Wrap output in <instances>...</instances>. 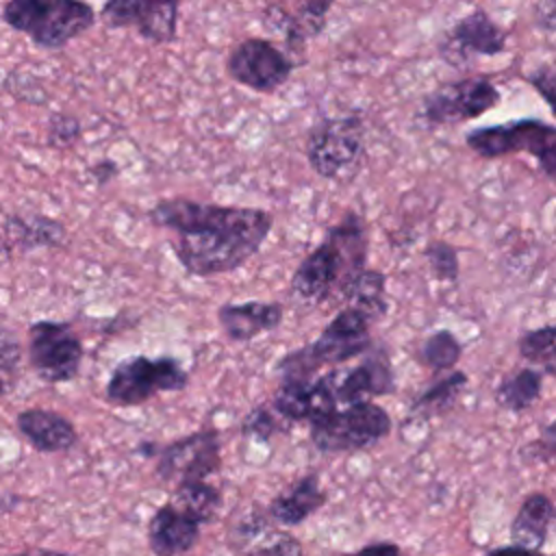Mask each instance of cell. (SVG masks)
<instances>
[{"label":"cell","mask_w":556,"mask_h":556,"mask_svg":"<svg viewBox=\"0 0 556 556\" xmlns=\"http://www.w3.org/2000/svg\"><path fill=\"white\" fill-rule=\"evenodd\" d=\"M11 256V245L4 241V237L0 235V263H7Z\"/></svg>","instance_id":"7bdbcfd3"},{"label":"cell","mask_w":556,"mask_h":556,"mask_svg":"<svg viewBox=\"0 0 556 556\" xmlns=\"http://www.w3.org/2000/svg\"><path fill=\"white\" fill-rule=\"evenodd\" d=\"M28 365L50 384L70 382L78 376L85 348L72 324L39 319L28 326Z\"/></svg>","instance_id":"30bf717a"},{"label":"cell","mask_w":556,"mask_h":556,"mask_svg":"<svg viewBox=\"0 0 556 556\" xmlns=\"http://www.w3.org/2000/svg\"><path fill=\"white\" fill-rule=\"evenodd\" d=\"M148 219L172 232V252L189 276L211 278L239 269L250 261L274 228V215L265 208L200 202L191 198H165Z\"/></svg>","instance_id":"6da1fadb"},{"label":"cell","mask_w":556,"mask_h":556,"mask_svg":"<svg viewBox=\"0 0 556 556\" xmlns=\"http://www.w3.org/2000/svg\"><path fill=\"white\" fill-rule=\"evenodd\" d=\"M22 363V343L11 328L0 326V374L15 387Z\"/></svg>","instance_id":"836d02e7"},{"label":"cell","mask_w":556,"mask_h":556,"mask_svg":"<svg viewBox=\"0 0 556 556\" xmlns=\"http://www.w3.org/2000/svg\"><path fill=\"white\" fill-rule=\"evenodd\" d=\"M189 384V371L174 356H130L119 361L104 387L111 406L130 408L146 404L159 393L182 391Z\"/></svg>","instance_id":"ba28073f"},{"label":"cell","mask_w":556,"mask_h":556,"mask_svg":"<svg viewBox=\"0 0 556 556\" xmlns=\"http://www.w3.org/2000/svg\"><path fill=\"white\" fill-rule=\"evenodd\" d=\"M554 339H556V326L545 324L539 328L523 330L517 337V352L523 361L539 365V371L543 376H554L556 358H554Z\"/></svg>","instance_id":"83f0119b"},{"label":"cell","mask_w":556,"mask_h":556,"mask_svg":"<svg viewBox=\"0 0 556 556\" xmlns=\"http://www.w3.org/2000/svg\"><path fill=\"white\" fill-rule=\"evenodd\" d=\"M83 135V126L74 115L67 113H54L48 119L46 126V143L54 150L72 148Z\"/></svg>","instance_id":"1f68e13d"},{"label":"cell","mask_w":556,"mask_h":556,"mask_svg":"<svg viewBox=\"0 0 556 556\" xmlns=\"http://www.w3.org/2000/svg\"><path fill=\"white\" fill-rule=\"evenodd\" d=\"M393 428L391 415L376 402H358L308 424V439L321 454L363 452L378 445Z\"/></svg>","instance_id":"52a82bcc"},{"label":"cell","mask_w":556,"mask_h":556,"mask_svg":"<svg viewBox=\"0 0 556 556\" xmlns=\"http://www.w3.org/2000/svg\"><path fill=\"white\" fill-rule=\"evenodd\" d=\"M543 380L545 376L536 367H519L497 382L495 404L508 413H523L541 400Z\"/></svg>","instance_id":"cb8c5ba5"},{"label":"cell","mask_w":556,"mask_h":556,"mask_svg":"<svg viewBox=\"0 0 556 556\" xmlns=\"http://www.w3.org/2000/svg\"><path fill=\"white\" fill-rule=\"evenodd\" d=\"M369 328L371 321L361 311L343 306L315 341L287 352L276 363L280 382L313 380L324 367L334 369L341 363L361 358L374 345Z\"/></svg>","instance_id":"3957f363"},{"label":"cell","mask_w":556,"mask_h":556,"mask_svg":"<svg viewBox=\"0 0 556 556\" xmlns=\"http://www.w3.org/2000/svg\"><path fill=\"white\" fill-rule=\"evenodd\" d=\"M469 382V376L463 369H452L443 374L441 378L432 380L413 402H410V413L421 415V417H432V415H443L447 413L460 393L465 391Z\"/></svg>","instance_id":"d4e9b609"},{"label":"cell","mask_w":556,"mask_h":556,"mask_svg":"<svg viewBox=\"0 0 556 556\" xmlns=\"http://www.w3.org/2000/svg\"><path fill=\"white\" fill-rule=\"evenodd\" d=\"M282 419L267 406H254L245 413L241 421V434L256 443H267L274 434L282 430Z\"/></svg>","instance_id":"4dcf8cb0"},{"label":"cell","mask_w":556,"mask_h":556,"mask_svg":"<svg viewBox=\"0 0 556 556\" xmlns=\"http://www.w3.org/2000/svg\"><path fill=\"white\" fill-rule=\"evenodd\" d=\"M367 254L365 219L354 211H345L295 267L289 282V298L302 308L343 302L350 285L367 269Z\"/></svg>","instance_id":"7a4b0ae2"},{"label":"cell","mask_w":556,"mask_h":556,"mask_svg":"<svg viewBox=\"0 0 556 556\" xmlns=\"http://www.w3.org/2000/svg\"><path fill=\"white\" fill-rule=\"evenodd\" d=\"M324 504H326V491L321 489L319 476L304 473L289 489L271 497L265 515L282 528H293L304 523Z\"/></svg>","instance_id":"44dd1931"},{"label":"cell","mask_w":556,"mask_h":556,"mask_svg":"<svg viewBox=\"0 0 556 556\" xmlns=\"http://www.w3.org/2000/svg\"><path fill=\"white\" fill-rule=\"evenodd\" d=\"M2 22L41 50H61L96 24V11L78 0H11Z\"/></svg>","instance_id":"277c9868"},{"label":"cell","mask_w":556,"mask_h":556,"mask_svg":"<svg viewBox=\"0 0 556 556\" xmlns=\"http://www.w3.org/2000/svg\"><path fill=\"white\" fill-rule=\"evenodd\" d=\"M508 30L484 9L463 15L439 41V56L454 67L473 63L476 56H500L506 50Z\"/></svg>","instance_id":"4fadbf2b"},{"label":"cell","mask_w":556,"mask_h":556,"mask_svg":"<svg viewBox=\"0 0 556 556\" xmlns=\"http://www.w3.org/2000/svg\"><path fill=\"white\" fill-rule=\"evenodd\" d=\"M352 367L330 369L337 406L371 402L395 391V371L384 345H371Z\"/></svg>","instance_id":"5bb4252c"},{"label":"cell","mask_w":556,"mask_h":556,"mask_svg":"<svg viewBox=\"0 0 556 556\" xmlns=\"http://www.w3.org/2000/svg\"><path fill=\"white\" fill-rule=\"evenodd\" d=\"M222 467V439L213 428L174 439L161 445L156 456V478L167 484L202 482L217 473Z\"/></svg>","instance_id":"8fae6325"},{"label":"cell","mask_w":556,"mask_h":556,"mask_svg":"<svg viewBox=\"0 0 556 556\" xmlns=\"http://www.w3.org/2000/svg\"><path fill=\"white\" fill-rule=\"evenodd\" d=\"M100 17L109 28H135L150 43H172L178 35L180 2L111 0L102 4Z\"/></svg>","instance_id":"9a60e30c"},{"label":"cell","mask_w":556,"mask_h":556,"mask_svg":"<svg viewBox=\"0 0 556 556\" xmlns=\"http://www.w3.org/2000/svg\"><path fill=\"white\" fill-rule=\"evenodd\" d=\"M463 356V343L458 341V337L447 330H434L432 334H428L419 348V358L421 363L432 369L434 374H447L452 369H456L458 361Z\"/></svg>","instance_id":"f1b7e54d"},{"label":"cell","mask_w":556,"mask_h":556,"mask_svg":"<svg viewBox=\"0 0 556 556\" xmlns=\"http://www.w3.org/2000/svg\"><path fill=\"white\" fill-rule=\"evenodd\" d=\"M343 302L345 306L361 311L371 324H376L380 317H384L389 308L387 276L376 269H363L350 285Z\"/></svg>","instance_id":"484cf974"},{"label":"cell","mask_w":556,"mask_h":556,"mask_svg":"<svg viewBox=\"0 0 556 556\" xmlns=\"http://www.w3.org/2000/svg\"><path fill=\"white\" fill-rule=\"evenodd\" d=\"M293 59L263 37H245L226 56L228 76L256 93L278 91L293 74Z\"/></svg>","instance_id":"7c38bea8"},{"label":"cell","mask_w":556,"mask_h":556,"mask_svg":"<svg viewBox=\"0 0 556 556\" xmlns=\"http://www.w3.org/2000/svg\"><path fill=\"white\" fill-rule=\"evenodd\" d=\"M354 556H402V549L391 541H376L361 547Z\"/></svg>","instance_id":"74e56055"},{"label":"cell","mask_w":556,"mask_h":556,"mask_svg":"<svg viewBox=\"0 0 556 556\" xmlns=\"http://www.w3.org/2000/svg\"><path fill=\"white\" fill-rule=\"evenodd\" d=\"M528 83L539 91V96L547 102L554 104V91H556V70L552 63H543L536 70L528 74Z\"/></svg>","instance_id":"d590c367"},{"label":"cell","mask_w":556,"mask_h":556,"mask_svg":"<svg viewBox=\"0 0 556 556\" xmlns=\"http://www.w3.org/2000/svg\"><path fill=\"white\" fill-rule=\"evenodd\" d=\"M554 452H556V424L554 421H547L543 434H539V439H532L530 443H526L519 454L526 458V460H532V463H552L554 458Z\"/></svg>","instance_id":"e575fe53"},{"label":"cell","mask_w":556,"mask_h":556,"mask_svg":"<svg viewBox=\"0 0 556 556\" xmlns=\"http://www.w3.org/2000/svg\"><path fill=\"white\" fill-rule=\"evenodd\" d=\"M248 556H304V549L293 534L285 530H271L250 547Z\"/></svg>","instance_id":"d6a6232c"},{"label":"cell","mask_w":556,"mask_h":556,"mask_svg":"<svg viewBox=\"0 0 556 556\" xmlns=\"http://www.w3.org/2000/svg\"><path fill=\"white\" fill-rule=\"evenodd\" d=\"M285 308L280 302H228L217 308V324L228 341L248 343L282 324Z\"/></svg>","instance_id":"ac0fdd59"},{"label":"cell","mask_w":556,"mask_h":556,"mask_svg":"<svg viewBox=\"0 0 556 556\" xmlns=\"http://www.w3.org/2000/svg\"><path fill=\"white\" fill-rule=\"evenodd\" d=\"M552 521H554V502L549 500V495L541 491L526 495V500L517 508L510 523V545L541 554L547 541Z\"/></svg>","instance_id":"603a6c76"},{"label":"cell","mask_w":556,"mask_h":556,"mask_svg":"<svg viewBox=\"0 0 556 556\" xmlns=\"http://www.w3.org/2000/svg\"><path fill=\"white\" fill-rule=\"evenodd\" d=\"M332 2L306 0L295 4H267L263 9V22L267 28H276L285 35L291 50L304 52L306 43L326 28Z\"/></svg>","instance_id":"e0dca14e"},{"label":"cell","mask_w":556,"mask_h":556,"mask_svg":"<svg viewBox=\"0 0 556 556\" xmlns=\"http://www.w3.org/2000/svg\"><path fill=\"white\" fill-rule=\"evenodd\" d=\"M465 143L482 159H502L528 152L547 180L556 178V128L539 117L510 119L506 124L478 126L465 132Z\"/></svg>","instance_id":"8992f818"},{"label":"cell","mask_w":556,"mask_h":556,"mask_svg":"<svg viewBox=\"0 0 556 556\" xmlns=\"http://www.w3.org/2000/svg\"><path fill=\"white\" fill-rule=\"evenodd\" d=\"M500 100L502 93L489 76H465L426 93L421 100L419 119L428 128L460 124L495 109Z\"/></svg>","instance_id":"9c48e42d"},{"label":"cell","mask_w":556,"mask_h":556,"mask_svg":"<svg viewBox=\"0 0 556 556\" xmlns=\"http://www.w3.org/2000/svg\"><path fill=\"white\" fill-rule=\"evenodd\" d=\"M311 169L330 182H350L365 156V124L358 115L324 117L306 135Z\"/></svg>","instance_id":"5b68a950"},{"label":"cell","mask_w":556,"mask_h":556,"mask_svg":"<svg viewBox=\"0 0 556 556\" xmlns=\"http://www.w3.org/2000/svg\"><path fill=\"white\" fill-rule=\"evenodd\" d=\"M484 556H541V554H539V552L521 549V547H517V545H500V547L489 549Z\"/></svg>","instance_id":"ab89813d"},{"label":"cell","mask_w":556,"mask_h":556,"mask_svg":"<svg viewBox=\"0 0 556 556\" xmlns=\"http://www.w3.org/2000/svg\"><path fill=\"white\" fill-rule=\"evenodd\" d=\"M200 523L172 502L159 506L148 521V545L154 556H182L195 547Z\"/></svg>","instance_id":"d6986e66"},{"label":"cell","mask_w":556,"mask_h":556,"mask_svg":"<svg viewBox=\"0 0 556 556\" xmlns=\"http://www.w3.org/2000/svg\"><path fill=\"white\" fill-rule=\"evenodd\" d=\"M20 434L43 454L67 452L78 443V432L74 424L50 408H24L15 417Z\"/></svg>","instance_id":"ffe728a7"},{"label":"cell","mask_w":556,"mask_h":556,"mask_svg":"<svg viewBox=\"0 0 556 556\" xmlns=\"http://www.w3.org/2000/svg\"><path fill=\"white\" fill-rule=\"evenodd\" d=\"M11 556H70L67 552H59V549H46V547H33L26 552H17Z\"/></svg>","instance_id":"b9f144b4"},{"label":"cell","mask_w":556,"mask_h":556,"mask_svg":"<svg viewBox=\"0 0 556 556\" xmlns=\"http://www.w3.org/2000/svg\"><path fill=\"white\" fill-rule=\"evenodd\" d=\"M4 241L17 250L33 252L39 248H59L67 239L61 222L41 213H11L2 226Z\"/></svg>","instance_id":"7402d4cb"},{"label":"cell","mask_w":556,"mask_h":556,"mask_svg":"<svg viewBox=\"0 0 556 556\" xmlns=\"http://www.w3.org/2000/svg\"><path fill=\"white\" fill-rule=\"evenodd\" d=\"M117 174H119V165L113 159H100L93 165H89V176L98 187L109 185L113 178H117Z\"/></svg>","instance_id":"8d00e7d4"},{"label":"cell","mask_w":556,"mask_h":556,"mask_svg":"<svg viewBox=\"0 0 556 556\" xmlns=\"http://www.w3.org/2000/svg\"><path fill=\"white\" fill-rule=\"evenodd\" d=\"M424 256L434 274L437 280L441 282H456L460 274V261H458V250L447 243V241H430L424 250Z\"/></svg>","instance_id":"f546056e"},{"label":"cell","mask_w":556,"mask_h":556,"mask_svg":"<svg viewBox=\"0 0 556 556\" xmlns=\"http://www.w3.org/2000/svg\"><path fill=\"white\" fill-rule=\"evenodd\" d=\"M159 450H161V445L156 441H150V439H146L137 445V454L143 456V458H156Z\"/></svg>","instance_id":"60d3db41"},{"label":"cell","mask_w":556,"mask_h":556,"mask_svg":"<svg viewBox=\"0 0 556 556\" xmlns=\"http://www.w3.org/2000/svg\"><path fill=\"white\" fill-rule=\"evenodd\" d=\"M9 391H13V384L0 374V395H7Z\"/></svg>","instance_id":"ee69618b"},{"label":"cell","mask_w":556,"mask_h":556,"mask_svg":"<svg viewBox=\"0 0 556 556\" xmlns=\"http://www.w3.org/2000/svg\"><path fill=\"white\" fill-rule=\"evenodd\" d=\"M337 406L330 371L302 382H278L271 395V410L287 424H313Z\"/></svg>","instance_id":"2e32d148"},{"label":"cell","mask_w":556,"mask_h":556,"mask_svg":"<svg viewBox=\"0 0 556 556\" xmlns=\"http://www.w3.org/2000/svg\"><path fill=\"white\" fill-rule=\"evenodd\" d=\"M178 510L187 513L200 526L211 523L222 508V491L208 480L185 482L174 486V497L169 500Z\"/></svg>","instance_id":"4316f807"},{"label":"cell","mask_w":556,"mask_h":556,"mask_svg":"<svg viewBox=\"0 0 556 556\" xmlns=\"http://www.w3.org/2000/svg\"><path fill=\"white\" fill-rule=\"evenodd\" d=\"M536 11V24L545 28L547 33H554V22H556V7L554 2H541L534 7Z\"/></svg>","instance_id":"f35d334b"}]
</instances>
